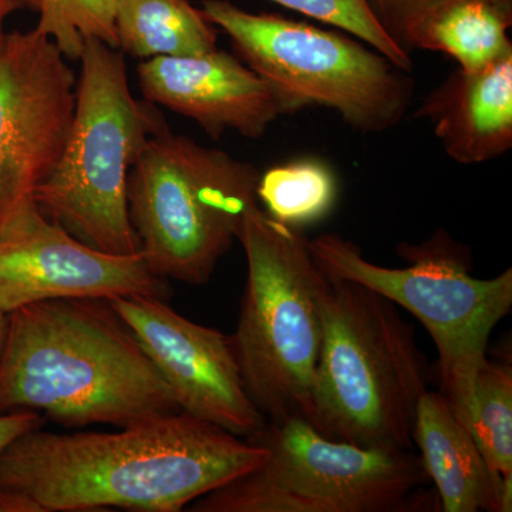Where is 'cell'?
I'll return each instance as SVG.
<instances>
[{
  "instance_id": "cell-1",
  "label": "cell",
  "mask_w": 512,
  "mask_h": 512,
  "mask_svg": "<svg viewBox=\"0 0 512 512\" xmlns=\"http://www.w3.org/2000/svg\"><path fill=\"white\" fill-rule=\"evenodd\" d=\"M268 448L181 412L116 433L42 427L0 453V488L40 512H178L261 466Z\"/></svg>"
},
{
  "instance_id": "cell-2",
  "label": "cell",
  "mask_w": 512,
  "mask_h": 512,
  "mask_svg": "<svg viewBox=\"0 0 512 512\" xmlns=\"http://www.w3.org/2000/svg\"><path fill=\"white\" fill-rule=\"evenodd\" d=\"M66 427H127L181 413L173 392L107 299L30 303L8 315L0 413Z\"/></svg>"
},
{
  "instance_id": "cell-3",
  "label": "cell",
  "mask_w": 512,
  "mask_h": 512,
  "mask_svg": "<svg viewBox=\"0 0 512 512\" xmlns=\"http://www.w3.org/2000/svg\"><path fill=\"white\" fill-rule=\"evenodd\" d=\"M316 298L322 343L306 421L353 446L412 450L429 383L412 326L389 299L322 271Z\"/></svg>"
},
{
  "instance_id": "cell-4",
  "label": "cell",
  "mask_w": 512,
  "mask_h": 512,
  "mask_svg": "<svg viewBox=\"0 0 512 512\" xmlns=\"http://www.w3.org/2000/svg\"><path fill=\"white\" fill-rule=\"evenodd\" d=\"M76 111L55 171L37 188V208L90 247L113 255L140 252L128 214L131 168L150 138L168 126L150 101L134 97L120 49L84 43Z\"/></svg>"
},
{
  "instance_id": "cell-5",
  "label": "cell",
  "mask_w": 512,
  "mask_h": 512,
  "mask_svg": "<svg viewBox=\"0 0 512 512\" xmlns=\"http://www.w3.org/2000/svg\"><path fill=\"white\" fill-rule=\"evenodd\" d=\"M308 245L323 274L366 286L420 320L439 353V392L468 429L478 367L495 326L511 312L512 269L474 278L463 248L446 231L420 245H400V255L410 262L406 268L373 264L336 234Z\"/></svg>"
},
{
  "instance_id": "cell-6",
  "label": "cell",
  "mask_w": 512,
  "mask_h": 512,
  "mask_svg": "<svg viewBox=\"0 0 512 512\" xmlns=\"http://www.w3.org/2000/svg\"><path fill=\"white\" fill-rule=\"evenodd\" d=\"M258 170L221 150L161 128L128 175L127 201L140 252L154 274L210 281L258 202Z\"/></svg>"
},
{
  "instance_id": "cell-7",
  "label": "cell",
  "mask_w": 512,
  "mask_h": 512,
  "mask_svg": "<svg viewBox=\"0 0 512 512\" xmlns=\"http://www.w3.org/2000/svg\"><path fill=\"white\" fill-rule=\"evenodd\" d=\"M238 241L248 278L231 335L252 402L268 421L308 420L322 323L308 239L249 205Z\"/></svg>"
},
{
  "instance_id": "cell-8",
  "label": "cell",
  "mask_w": 512,
  "mask_h": 512,
  "mask_svg": "<svg viewBox=\"0 0 512 512\" xmlns=\"http://www.w3.org/2000/svg\"><path fill=\"white\" fill-rule=\"evenodd\" d=\"M268 458L191 504L194 512H404L424 507L429 483L412 450H380L328 439L308 421H268L249 439Z\"/></svg>"
},
{
  "instance_id": "cell-9",
  "label": "cell",
  "mask_w": 512,
  "mask_h": 512,
  "mask_svg": "<svg viewBox=\"0 0 512 512\" xmlns=\"http://www.w3.org/2000/svg\"><path fill=\"white\" fill-rule=\"evenodd\" d=\"M202 13L227 33L238 56L282 97L291 113L328 107L363 133L400 123L412 99L404 70L356 40L229 0H204Z\"/></svg>"
},
{
  "instance_id": "cell-10",
  "label": "cell",
  "mask_w": 512,
  "mask_h": 512,
  "mask_svg": "<svg viewBox=\"0 0 512 512\" xmlns=\"http://www.w3.org/2000/svg\"><path fill=\"white\" fill-rule=\"evenodd\" d=\"M76 74L35 29L0 37V237L37 207L76 111Z\"/></svg>"
},
{
  "instance_id": "cell-11",
  "label": "cell",
  "mask_w": 512,
  "mask_h": 512,
  "mask_svg": "<svg viewBox=\"0 0 512 512\" xmlns=\"http://www.w3.org/2000/svg\"><path fill=\"white\" fill-rule=\"evenodd\" d=\"M170 387L181 412L252 439L266 417L252 402L231 336L146 295L107 299Z\"/></svg>"
},
{
  "instance_id": "cell-12",
  "label": "cell",
  "mask_w": 512,
  "mask_h": 512,
  "mask_svg": "<svg viewBox=\"0 0 512 512\" xmlns=\"http://www.w3.org/2000/svg\"><path fill=\"white\" fill-rule=\"evenodd\" d=\"M165 279L143 254L113 255L84 244L35 207L0 237V309L9 313L50 299H163Z\"/></svg>"
},
{
  "instance_id": "cell-13",
  "label": "cell",
  "mask_w": 512,
  "mask_h": 512,
  "mask_svg": "<svg viewBox=\"0 0 512 512\" xmlns=\"http://www.w3.org/2000/svg\"><path fill=\"white\" fill-rule=\"evenodd\" d=\"M137 79L144 100L195 121L214 140L227 131L256 140L291 113L274 87L218 49L143 60Z\"/></svg>"
},
{
  "instance_id": "cell-14",
  "label": "cell",
  "mask_w": 512,
  "mask_h": 512,
  "mask_svg": "<svg viewBox=\"0 0 512 512\" xmlns=\"http://www.w3.org/2000/svg\"><path fill=\"white\" fill-rule=\"evenodd\" d=\"M448 156L480 164L512 147V52L477 72L458 69L421 104Z\"/></svg>"
},
{
  "instance_id": "cell-15",
  "label": "cell",
  "mask_w": 512,
  "mask_h": 512,
  "mask_svg": "<svg viewBox=\"0 0 512 512\" xmlns=\"http://www.w3.org/2000/svg\"><path fill=\"white\" fill-rule=\"evenodd\" d=\"M413 443L430 481L436 484L441 511L504 512V483L491 473L470 430L440 392L426 390L417 402Z\"/></svg>"
},
{
  "instance_id": "cell-16",
  "label": "cell",
  "mask_w": 512,
  "mask_h": 512,
  "mask_svg": "<svg viewBox=\"0 0 512 512\" xmlns=\"http://www.w3.org/2000/svg\"><path fill=\"white\" fill-rule=\"evenodd\" d=\"M119 49L140 60L217 49V30L188 0H117Z\"/></svg>"
},
{
  "instance_id": "cell-17",
  "label": "cell",
  "mask_w": 512,
  "mask_h": 512,
  "mask_svg": "<svg viewBox=\"0 0 512 512\" xmlns=\"http://www.w3.org/2000/svg\"><path fill=\"white\" fill-rule=\"evenodd\" d=\"M511 0H450L421 26L413 49L446 53L471 73L512 52Z\"/></svg>"
},
{
  "instance_id": "cell-18",
  "label": "cell",
  "mask_w": 512,
  "mask_h": 512,
  "mask_svg": "<svg viewBox=\"0 0 512 512\" xmlns=\"http://www.w3.org/2000/svg\"><path fill=\"white\" fill-rule=\"evenodd\" d=\"M471 436L491 473L504 483V512L512 501V367L485 357L474 380Z\"/></svg>"
},
{
  "instance_id": "cell-19",
  "label": "cell",
  "mask_w": 512,
  "mask_h": 512,
  "mask_svg": "<svg viewBox=\"0 0 512 512\" xmlns=\"http://www.w3.org/2000/svg\"><path fill=\"white\" fill-rule=\"evenodd\" d=\"M256 198L272 220L298 229L333 210L338 183L328 165L318 160L292 161L259 175Z\"/></svg>"
},
{
  "instance_id": "cell-20",
  "label": "cell",
  "mask_w": 512,
  "mask_h": 512,
  "mask_svg": "<svg viewBox=\"0 0 512 512\" xmlns=\"http://www.w3.org/2000/svg\"><path fill=\"white\" fill-rule=\"evenodd\" d=\"M116 9L117 0H39L35 30L53 40L67 60L77 62L90 39L119 49Z\"/></svg>"
},
{
  "instance_id": "cell-21",
  "label": "cell",
  "mask_w": 512,
  "mask_h": 512,
  "mask_svg": "<svg viewBox=\"0 0 512 512\" xmlns=\"http://www.w3.org/2000/svg\"><path fill=\"white\" fill-rule=\"evenodd\" d=\"M285 8L295 10L345 30L350 35L372 46L377 53L386 57L394 66L410 72L413 67L412 57L392 36L384 30L382 23L370 8L369 0H271Z\"/></svg>"
},
{
  "instance_id": "cell-22",
  "label": "cell",
  "mask_w": 512,
  "mask_h": 512,
  "mask_svg": "<svg viewBox=\"0 0 512 512\" xmlns=\"http://www.w3.org/2000/svg\"><path fill=\"white\" fill-rule=\"evenodd\" d=\"M450 0H369L384 30L409 52L421 26Z\"/></svg>"
},
{
  "instance_id": "cell-23",
  "label": "cell",
  "mask_w": 512,
  "mask_h": 512,
  "mask_svg": "<svg viewBox=\"0 0 512 512\" xmlns=\"http://www.w3.org/2000/svg\"><path fill=\"white\" fill-rule=\"evenodd\" d=\"M45 417L35 412L0 413V453L20 434L39 429Z\"/></svg>"
},
{
  "instance_id": "cell-24",
  "label": "cell",
  "mask_w": 512,
  "mask_h": 512,
  "mask_svg": "<svg viewBox=\"0 0 512 512\" xmlns=\"http://www.w3.org/2000/svg\"><path fill=\"white\" fill-rule=\"evenodd\" d=\"M0 512H40L36 503L16 491L0 488Z\"/></svg>"
},
{
  "instance_id": "cell-25",
  "label": "cell",
  "mask_w": 512,
  "mask_h": 512,
  "mask_svg": "<svg viewBox=\"0 0 512 512\" xmlns=\"http://www.w3.org/2000/svg\"><path fill=\"white\" fill-rule=\"evenodd\" d=\"M19 10L18 6L15 3L5 2V0H0V37L5 35V25L6 20L13 15V13Z\"/></svg>"
},
{
  "instance_id": "cell-26",
  "label": "cell",
  "mask_w": 512,
  "mask_h": 512,
  "mask_svg": "<svg viewBox=\"0 0 512 512\" xmlns=\"http://www.w3.org/2000/svg\"><path fill=\"white\" fill-rule=\"evenodd\" d=\"M6 330H8V313L0 309V353H2L3 343H5Z\"/></svg>"
},
{
  "instance_id": "cell-27",
  "label": "cell",
  "mask_w": 512,
  "mask_h": 512,
  "mask_svg": "<svg viewBox=\"0 0 512 512\" xmlns=\"http://www.w3.org/2000/svg\"><path fill=\"white\" fill-rule=\"evenodd\" d=\"M5 2L15 3L19 9L37 10L39 8V0H5Z\"/></svg>"
}]
</instances>
